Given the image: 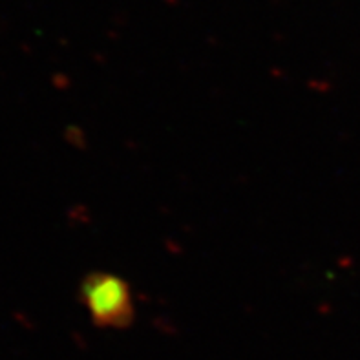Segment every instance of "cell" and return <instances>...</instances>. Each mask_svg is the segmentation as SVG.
I'll list each match as a JSON object with an SVG mask.
<instances>
[{
    "label": "cell",
    "instance_id": "cell-1",
    "mask_svg": "<svg viewBox=\"0 0 360 360\" xmlns=\"http://www.w3.org/2000/svg\"><path fill=\"white\" fill-rule=\"evenodd\" d=\"M82 304L86 306L91 320L101 328H127L134 320L132 291L123 278L115 274H86L81 283Z\"/></svg>",
    "mask_w": 360,
    "mask_h": 360
}]
</instances>
